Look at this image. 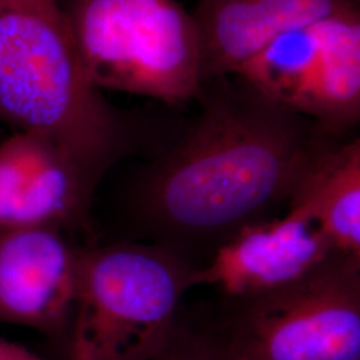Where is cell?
<instances>
[{"label":"cell","mask_w":360,"mask_h":360,"mask_svg":"<svg viewBox=\"0 0 360 360\" xmlns=\"http://www.w3.org/2000/svg\"><path fill=\"white\" fill-rule=\"evenodd\" d=\"M198 266L163 245L117 243L80 250L72 351L87 360H151L196 287Z\"/></svg>","instance_id":"3"},{"label":"cell","mask_w":360,"mask_h":360,"mask_svg":"<svg viewBox=\"0 0 360 360\" xmlns=\"http://www.w3.org/2000/svg\"><path fill=\"white\" fill-rule=\"evenodd\" d=\"M0 360H47L18 343L0 338Z\"/></svg>","instance_id":"13"},{"label":"cell","mask_w":360,"mask_h":360,"mask_svg":"<svg viewBox=\"0 0 360 360\" xmlns=\"http://www.w3.org/2000/svg\"><path fill=\"white\" fill-rule=\"evenodd\" d=\"M288 207L304 212L336 252L360 257L359 138L345 135L330 143L300 180Z\"/></svg>","instance_id":"11"},{"label":"cell","mask_w":360,"mask_h":360,"mask_svg":"<svg viewBox=\"0 0 360 360\" xmlns=\"http://www.w3.org/2000/svg\"><path fill=\"white\" fill-rule=\"evenodd\" d=\"M92 193L52 143L13 131L0 142V230L84 224Z\"/></svg>","instance_id":"9"},{"label":"cell","mask_w":360,"mask_h":360,"mask_svg":"<svg viewBox=\"0 0 360 360\" xmlns=\"http://www.w3.org/2000/svg\"><path fill=\"white\" fill-rule=\"evenodd\" d=\"M151 360H227L212 321H195L180 312L165 346Z\"/></svg>","instance_id":"12"},{"label":"cell","mask_w":360,"mask_h":360,"mask_svg":"<svg viewBox=\"0 0 360 360\" xmlns=\"http://www.w3.org/2000/svg\"><path fill=\"white\" fill-rule=\"evenodd\" d=\"M229 300L212 321L227 360H360V257L336 255L294 283Z\"/></svg>","instance_id":"5"},{"label":"cell","mask_w":360,"mask_h":360,"mask_svg":"<svg viewBox=\"0 0 360 360\" xmlns=\"http://www.w3.org/2000/svg\"><path fill=\"white\" fill-rule=\"evenodd\" d=\"M71 356H72V360H87L80 352H77V351H72Z\"/></svg>","instance_id":"14"},{"label":"cell","mask_w":360,"mask_h":360,"mask_svg":"<svg viewBox=\"0 0 360 360\" xmlns=\"http://www.w3.org/2000/svg\"><path fill=\"white\" fill-rule=\"evenodd\" d=\"M77 257L58 227L0 230V324L63 333L74 316Z\"/></svg>","instance_id":"8"},{"label":"cell","mask_w":360,"mask_h":360,"mask_svg":"<svg viewBox=\"0 0 360 360\" xmlns=\"http://www.w3.org/2000/svg\"><path fill=\"white\" fill-rule=\"evenodd\" d=\"M86 75L98 90L171 105L203 86L202 41L176 0H70L65 8Z\"/></svg>","instance_id":"4"},{"label":"cell","mask_w":360,"mask_h":360,"mask_svg":"<svg viewBox=\"0 0 360 360\" xmlns=\"http://www.w3.org/2000/svg\"><path fill=\"white\" fill-rule=\"evenodd\" d=\"M0 123L52 143L92 195L134 148L129 119L86 75L59 0H0Z\"/></svg>","instance_id":"2"},{"label":"cell","mask_w":360,"mask_h":360,"mask_svg":"<svg viewBox=\"0 0 360 360\" xmlns=\"http://www.w3.org/2000/svg\"><path fill=\"white\" fill-rule=\"evenodd\" d=\"M354 7L360 0H195L203 79L235 75L276 37Z\"/></svg>","instance_id":"10"},{"label":"cell","mask_w":360,"mask_h":360,"mask_svg":"<svg viewBox=\"0 0 360 360\" xmlns=\"http://www.w3.org/2000/svg\"><path fill=\"white\" fill-rule=\"evenodd\" d=\"M235 75L297 115L348 134L360 120V7L284 32Z\"/></svg>","instance_id":"6"},{"label":"cell","mask_w":360,"mask_h":360,"mask_svg":"<svg viewBox=\"0 0 360 360\" xmlns=\"http://www.w3.org/2000/svg\"><path fill=\"white\" fill-rule=\"evenodd\" d=\"M336 255L300 210L264 219L236 232L198 267L195 284L214 285L227 299L260 295L294 283Z\"/></svg>","instance_id":"7"},{"label":"cell","mask_w":360,"mask_h":360,"mask_svg":"<svg viewBox=\"0 0 360 360\" xmlns=\"http://www.w3.org/2000/svg\"><path fill=\"white\" fill-rule=\"evenodd\" d=\"M199 112L146 169L136 210L155 245L207 259L236 232L287 207L335 134L236 75L203 82Z\"/></svg>","instance_id":"1"}]
</instances>
